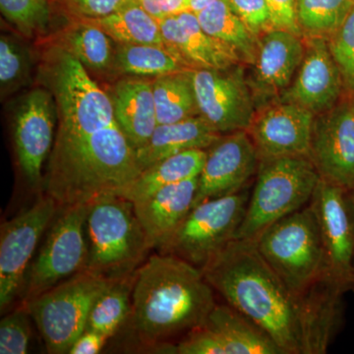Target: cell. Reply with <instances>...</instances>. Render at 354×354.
I'll return each instance as SVG.
<instances>
[{
  "label": "cell",
  "instance_id": "6da1fadb",
  "mask_svg": "<svg viewBox=\"0 0 354 354\" xmlns=\"http://www.w3.org/2000/svg\"><path fill=\"white\" fill-rule=\"evenodd\" d=\"M228 305L264 330L283 354L325 353L341 295L318 283L298 297L263 259L254 241L234 239L201 270Z\"/></svg>",
  "mask_w": 354,
  "mask_h": 354
},
{
  "label": "cell",
  "instance_id": "7a4b0ae2",
  "mask_svg": "<svg viewBox=\"0 0 354 354\" xmlns=\"http://www.w3.org/2000/svg\"><path fill=\"white\" fill-rule=\"evenodd\" d=\"M216 304L201 270L176 256L156 254L135 272L130 317L144 344L201 327Z\"/></svg>",
  "mask_w": 354,
  "mask_h": 354
},
{
  "label": "cell",
  "instance_id": "3957f363",
  "mask_svg": "<svg viewBox=\"0 0 354 354\" xmlns=\"http://www.w3.org/2000/svg\"><path fill=\"white\" fill-rule=\"evenodd\" d=\"M141 171L136 150L114 122L85 136L53 143L44 187L59 208L91 204L104 195H120Z\"/></svg>",
  "mask_w": 354,
  "mask_h": 354
},
{
  "label": "cell",
  "instance_id": "277c9868",
  "mask_svg": "<svg viewBox=\"0 0 354 354\" xmlns=\"http://www.w3.org/2000/svg\"><path fill=\"white\" fill-rule=\"evenodd\" d=\"M86 230V270L109 281L133 278L152 249L134 205L118 195H104L91 203Z\"/></svg>",
  "mask_w": 354,
  "mask_h": 354
},
{
  "label": "cell",
  "instance_id": "5b68a950",
  "mask_svg": "<svg viewBox=\"0 0 354 354\" xmlns=\"http://www.w3.org/2000/svg\"><path fill=\"white\" fill-rule=\"evenodd\" d=\"M39 74L57 104L55 142L85 136L116 122L108 92L62 46L55 44L48 48Z\"/></svg>",
  "mask_w": 354,
  "mask_h": 354
},
{
  "label": "cell",
  "instance_id": "8992f818",
  "mask_svg": "<svg viewBox=\"0 0 354 354\" xmlns=\"http://www.w3.org/2000/svg\"><path fill=\"white\" fill-rule=\"evenodd\" d=\"M254 241L263 259L298 297H305L330 274L311 205L277 221Z\"/></svg>",
  "mask_w": 354,
  "mask_h": 354
},
{
  "label": "cell",
  "instance_id": "52a82bcc",
  "mask_svg": "<svg viewBox=\"0 0 354 354\" xmlns=\"http://www.w3.org/2000/svg\"><path fill=\"white\" fill-rule=\"evenodd\" d=\"M309 157L262 158L235 239L255 241L268 227L311 201L321 180Z\"/></svg>",
  "mask_w": 354,
  "mask_h": 354
},
{
  "label": "cell",
  "instance_id": "ba28073f",
  "mask_svg": "<svg viewBox=\"0 0 354 354\" xmlns=\"http://www.w3.org/2000/svg\"><path fill=\"white\" fill-rule=\"evenodd\" d=\"M111 283L85 270L23 304L48 353H69L72 344L87 330L95 299Z\"/></svg>",
  "mask_w": 354,
  "mask_h": 354
},
{
  "label": "cell",
  "instance_id": "9c48e42d",
  "mask_svg": "<svg viewBox=\"0 0 354 354\" xmlns=\"http://www.w3.org/2000/svg\"><path fill=\"white\" fill-rule=\"evenodd\" d=\"M249 197L237 192L195 205L157 250L202 270L235 239Z\"/></svg>",
  "mask_w": 354,
  "mask_h": 354
},
{
  "label": "cell",
  "instance_id": "30bf717a",
  "mask_svg": "<svg viewBox=\"0 0 354 354\" xmlns=\"http://www.w3.org/2000/svg\"><path fill=\"white\" fill-rule=\"evenodd\" d=\"M32 261L20 297L23 304L87 269L86 221L90 204L64 207Z\"/></svg>",
  "mask_w": 354,
  "mask_h": 354
},
{
  "label": "cell",
  "instance_id": "8fae6325",
  "mask_svg": "<svg viewBox=\"0 0 354 354\" xmlns=\"http://www.w3.org/2000/svg\"><path fill=\"white\" fill-rule=\"evenodd\" d=\"M59 206L48 195L2 223L0 234V309L20 297L26 276L44 232L57 216Z\"/></svg>",
  "mask_w": 354,
  "mask_h": 354
},
{
  "label": "cell",
  "instance_id": "7c38bea8",
  "mask_svg": "<svg viewBox=\"0 0 354 354\" xmlns=\"http://www.w3.org/2000/svg\"><path fill=\"white\" fill-rule=\"evenodd\" d=\"M200 115L221 135L248 130L256 104L243 64L189 71Z\"/></svg>",
  "mask_w": 354,
  "mask_h": 354
},
{
  "label": "cell",
  "instance_id": "4fadbf2b",
  "mask_svg": "<svg viewBox=\"0 0 354 354\" xmlns=\"http://www.w3.org/2000/svg\"><path fill=\"white\" fill-rule=\"evenodd\" d=\"M309 158L321 178L344 189H353L354 95L346 93L329 111L317 114Z\"/></svg>",
  "mask_w": 354,
  "mask_h": 354
},
{
  "label": "cell",
  "instance_id": "5bb4252c",
  "mask_svg": "<svg viewBox=\"0 0 354 354\" xmlns=\"http://www.w3.org/2000/svg\"><path fill=\"white\" fill-rule=\"evenodd\" d=\"M57 109L48 88L25 95L14 118L16 155L23 174L34 187L44 185L43 165L55 143Z\"/></svg>",
  "mask_w": 354,
  "mask_h": 354
},
{
  "label": "cell",
  "instance_id": "9a60e30c",
  "mask_svg": "<svg viewBox=\"0 0 354 354\" xmlns=\"http://www.w3.org/2000/svg\"><path fill=\"white\" fill-rule=\"evenodd\" d=\"M349 191L321 179L311 200L330 274L346 288H354V209Z\"/></svg>",
  "mask_w": 354,
  "mask_h": 354
},
{
  "label": "cell",
  "instance_id": "2e32d148",
  "mask_svg": "<svg viewBox=\"0 0 354 354\" xmlns=\"http://www.w3.org/2000/svg\"><path fill=\"white\" fill-rule=\"evenodd\" d=\"M305 53L304 37L274 29L259 38L257 55L247 76L256 111L279 102L297 75Z\"/></svg>",
  "mask_w": 354,
  "mask_h": 354
},
{
  "label": "cell",
  "instance_id": "e0dca14e",
  "mask_svg": "<svg viewBox=\"0 0 354 354\" xmlns=\"http://www.w3.org/2000/svg\"><path fill=\"white\" fill-rule=\"evenodd\" d=\"M260 157L246 130L223 135L207 150L195 205L234 194L257 174Z\"/></svg>",
  "mask_w": 354,
  "mask_h": 354
},
{
  "label": "cell",
  "instance_id": "ac0fdd59",
  "mask_svg": "<svg viewBox=\"0 0 354 354\" xmlns=\"http://www.w3.org/2000/svg\"><path fill=\"white\" fill-rule=\"evenodd\" d=\"M315 114L288 102L258 109L247 132L260 160L290 156L309 157Z\"/></svg>",
  "mask_w": 354,
  "mask_h": 354
},
{
  "label": "cell",
  "instance_id": "d6986e66",
  "mask_svg": "<svg viewBox=\"0 0 354 354\" xmlns=\"http://www.w3.org/2000/svg\"><path fill=\"white\" fill-rule=\"evenodd\" d=\"M304 38V60L279 101L299 104L317 115L335 106L346 94V90L327 39Z\"/></svg>",
  "mask_w": 354,
  "mask_h": 354
},
{
  "label": "cell",
  "instance_id": "ffe728a7",
  "mask_svg": "<svg viewBox=\"0 0 354 354\" xmlns=\"http://www.w3.org/2000/svg\"><path fill=\"white\" fill-rule=\"evenodd\" d=\"M165 43L191 69H230L243 64L230 46L207 34L191 11L158 19Z\"/></svg>",
  "mask_w": 354,
  "mask_h": 354
},
{
  "label": "cell",
  "instance_id": "44dd1931",
  "mask_svg": "<svg viewBox=\"0 0 354 354\" xmlns=\"http://www.w3.org/2000/svg\"><path fill=\"white\" fill-rule=\"evenodd\" d=\"M199 176L165 186L133 203L137 218L152 249H157L194 207Z\"/></svg>",
  "mask_w": 354,
  "mask_h": 354
},
{
  "label": "cell",
  "instance_id": "7402d4cb",
  "mask_svg": "<svg viewBox=\"0 0 354 354\" xmlns=\"http://www.w3.org/2000/svg\"><path fill=\"white\" fill-rule=\"evenodd\" d=\"M114 120L135 150L143 146L158 127L153 80L145 77L122 76L108 92Z\"/></svg>",
  "mask_w": 354,
  "mask_h": 354
},
{
  "label": "cell",
  "instance_id": "603a6c76",
  "mask_svg": "<svg viewBox=\"0 0 354 354\" xmlns=\"http://www.w3.org/2000/svg\"><path fill=\"white\" fill-rule=\"evenodd\" d=\"M221 136L201 115L178 122L158 124L148 142L136 149L137 162L143 171L176 153L194 149L208 150Z\"/></svg>",
  "mask_w": 354,
  "mask_h": 354
},
{
  "label": "cell",
  "instance_id": "cb8c5ba5",
  "mask_svg": "<svg viewBox=\"0 0 354 354\" xmlns=\"http://www.w3.org/2000/svg\"><path fill=\"white\" fill-rule=\"evenodd\" d=\"M204 326L218 337L225 354H283L264 330L227 304H216Z\"/></svg>",
  "mask_w": 354,
  "mask_h": 354
},
{
  "label": "cell",
  "instance_id": "d4e9b609",
  "mask_svg": "<svg viewBox=\"0 0 354 354\" xmlns=\"http://www.w3.org/2000/svg\"><path fill=\"white\" fill-rule=\"evenodd\" d=\"M55 44L78 59L90 74H115V41L91 20L70 19Z\"/></svg>",
  "mask_w": 354,
  "mask_h": 354
},
{
  "label": "cell",
  "instance_id": "484cf974",
  "mask_svg": "<svg viewBox=\"0 0 354 354\" xmlns=\"http://www.w3.org/2000/svg\"><path fill=\"white\" fill-rule=\"evenodd\" d=\"M206 157L207 150L194 149L160 160L140 172L118 196L134 203L165 186L195 178L201 174Z\"/></svg>",
  "mask_w": 354,
  "mask_h": 354
},
{
  "label": "cell",
  "instance_id": "4316f807",
  "mask_svg": "<svg viewBox=\"0 0 354 354\" xmlns=\"http://www.w3.org/2000/svg\"><path fill=\"white\" fill-rule=\"evenodd\" d=\"M196 15L207 34L230 46L241 58L243 64L251 66L254 64L259 39L235 13L230 0H216Z\"/></svg>",
  "mask_w": 354,
  "mask_h": 354
},
{
  "label": "cell",
  "instance_id": "83f0119b",
  "mask_svg": "<svg viewBox=\"0 0 354 354\" xmlns=\"http://www.w3.org/2000/svg\"><path fill=\"white\" fill-rule=\"evenodd\" d=\"M188 70L191 68L167 46L115 41V74L155 79Z\"/></svg>",
  "mask_w": 354,
  "mask_h": 354
},
{
  "label": "cell",
  "instance_id": "f1b7e54d",
  "mask_svg": "<svg viewBox=\"0 0 354 354\" xmlns=\"http://www.w3.org/2000/svg\"><path fill=\"white\" fill-rule=\"evenodd\" d=\"M99 26L116 43L167 46L160 23L139 0H124L115 12L88 19Z\"/></svg>",
  "mask_w": 354,
  "mask_h": 354
},
{
  "label": "cell",
  "instance_id": "f546056e",
  "mask_svg": "<svg viewBox=\"0 0 354 354\" xmlns=\"http://www.w3.org/2000/svg\"><path fill=\"white\" fill-rule=\"evenodd\" d=\"M189 71L153 79L158 124L178 122L200 115Z\"/></svg>",
  "mask_w": 354,
  "mask_h": 354
},
{
  "label": "cell",
  "instance_id": "4dcf8cb0",
  "mask_svg": "<svg viewBox=\"0 0 354 354\" xmlns=\"http://www.w3.org/2000/svg\"><path fill=\"white\" fill-rule=\"evenodd\" d=\"M0 10L14 29L27 39L44 38L58 16H64L62 0H0Z\"/></svg>",
  "mask_w": 354,
  "mask_h": 354
},
{
  "label": "cell",
  "instance_id": "1f68e13d",
  "mask_svg": "<svg viewBox=\"0 0 354 354\" xmlns=\"http://www.w3.org/2000/svg\"><path fill=\"white\" fill-rule=\"evenodd\" d=\"M133 281L134 277L109 283L91 309L87 329L109 339L118 332L131 314Z\"/></svg>",
  "mask_w": 354,
  "mask_h": 354
},
{
  "label": "cell",
  "instance_id": "d6a6232c",
  "mask_svg": "<svg viewBox=\"0 0 354 354\" xmlns=\"http://www.w3.org/2000/svg\"><path fill=\"white\" fill-rule=\"evenodd\" d=\"M353 6V0H297V22L302 37L329 38Z\"/></svg>",
  "mask_w": 354,
  "mask_h": 354
},
{
  "label": "cell",
  "instance_id": "836d02e7",
  "mask_svg": "<svg viewBox=\"0 0 354 354\" xmlns=\"http://www.w3.org/2000/svg\"><path fill=\"white\" fill-rule=\"evenodd\" d=\"M34 58L27 46L17 37H0V91L1 97L13 94L31 80Z\"/></svg>",
  "mask_w": 354,
  "mask_h": 354
},
{
  "label": "cell",
  "instance_id": "e575fe53",
  "mask_svg": "<svg viewBox=\"0 0 354 354\" xmlns=\"http://www.w3.org/2000/svg\"><path fill=\"white\" fill-rule=\"evenodd\" d=\"M327 41L341 72L344 90L354 95V6L339 29Z\"/></svg>",
  "mask_w": 354,
  "mask_h": 354
},
{
  "label": "cell",
  "instance_id": "d590c367",
  "mask_svg": "<svg viewBox=\"0 0 354 354\" xmlns=\"http://www.w3.org/2000/svg\"><path fill=\"white\" fill-rule=\"evenodd\" d=\"M29 312L25 307L2 318L0 322V353L25 354L31 341Z\"/></svg>",
  "mask_w": 354,
  "mask_h": 354
},
{
  "label": "cell",
  "instance_id": "8d00e7d4",
  "mask_svg": "<svg viewBox=\"0 0 354 354\" xmlns=\"http://www.w3.org/2000/svg\"><path fill=\"white\" fill-rule=\"evenodd\" d=\"M230 2L235 13L258 39L274 29L266 0H230Z\"/></svg>",
  "mask_w": 354,
  "mask_h": 354
},
{
  "label": "cell",
  "instance_id": "74e56055",
  "mask_svg": "<svg viewBox=\"0 0 354 354\" xmlns=\"http://www.w3.org/2000/svg\"><path fill=\"white\" fill-rule=\"evenodd\" d=\"M174 351L178 354H225L218 337L204 325L186 333Z\"/></svg>",
  "mask_w": 354,
  "mask_h": 354
},
{
  "label": "cell",
  "instance_id": "f35d334b",
  "mask_svg": "<svg viewBox=\"0 0 354 354\" xmlns=\"http://www.w3.org/2000/svg\"><path fill=\"white\" fill-rule=\"evenodd\" d=\"M124 0H62L68 19H97L115 12Z\"/></svg>",
  "mask_w": 354,
  "mask_h": 354
},
{
  "label": "cell",
  "instance_id": "ab89813d",
  "mask_svg": "<svg viewBox=\"0 0 354 354\" xmlns=\"http://www.w3.org/2000/svg\"><path fill=\"white\" fill-rule=\"evenodd\" d=\"M274 29H283L302 37L297 22V0H266Z\"/></svg>",
  "mask_w": 354,
  "mask_h": 354
},
{
  "label": "cell",
  "instance_id": "60d3db41",
  "mask_svg": "<svg viewBox=\"0 0 354 354\" xmlns=\"http://www.w3.org/2000/svg\"><path fill=\"white\" fill-rule=\"evenodd\" d=\"M139 2L158 20L188 11L187 0H139Z\"/></svg>",
  "mask_w": 354,
  "mask_h": 354
},
{
  "label": "cell",
  "instance_id": "b9f144b4",
  "mask_svg": "<svg viewBox=\"0 0 354 354\" xmlns=\"http://www.w3.org/2000/svg\"><path fill=\"white\" fill-rule=\"evenodd\" d=\"M109 337L97 332L87 329L83 333L69 349V354H97L101 353Z\"/></svg>",
  "mask_w": 354,
  "mask_h": 354
},
{
  "label": "cell",
  "instance_id": "7bdbcfd3",
  "mask_svg": "<svg viewBox=\"0 0 354 354\" xmlns=\"http://www.w3.org/2000/svg\"><path fill=\"white\" fill-rule=\"evenodd\" d=\"M216 0H187L188 11L197 14L201 12Z\"/></svg>",
  "mask_w": 354,
  "mask_h": 354
},
{
  "label": "cell",
  "instance_id": "ee69618b",
  "mask_svg": "<svg viewBox=\"0 0 354 354\" xmlns=\"http://www.w3.org/2000/svg\"><path fill=\"white\" fill-rule=\"evenodd\" d=\"M351 202H353V206L354 209V186L353 189L351 190Z\"/></svg>",
  "mask_w": 354,
  "mask_h": 354
},
{
  "label": "cell",
  "instance_id": "f6af8a7d",
  "mask_svg": "<svg viewBox=\"0 0 354 354\" xmlns=\"http://www.w3.org/2000/svg\"><path fill=\"white\" fill-rule=\"evenodd\" d=\"M353 1H354V0H353Z\"/></svg>",
  "mask_w": 354,
  "mask_h": 354
},
{
  "label": "cell",
  "instance_id": "bcb514c9",
  "mask_svg": "<svg viewBox=\"0 0 354 354\" xmlns=\"http://www.w3.org/2000/svg\"><path fill=\"white\" fill-rule=\"evenodd\" d=\"M353 264H354V263H353Z\"/></svg>",
  "mask_w": 354,
  "mask_h": 354
}]
</instances>
